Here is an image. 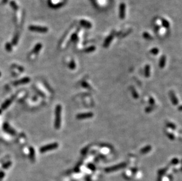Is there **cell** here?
Masks as SVG:
<instances>
[{"label":"cell","instance_id":"cell-5","mask_svg":"<svg viewBox=\"0 0 182 181\" xmlns=\"http://www.w3.org/2000/svg\"><path fill=\"white\" fill-rule=\"evenodd\" d=\"M113 37H114V35L113 34H110L109 37H107V38L105 40L104 42V44H103L104 47L107 48L109 46V45L110 44L111 42L112 41L113 39Z\"/></svg>","mask_w":182,"mask_h":181},{"label":"cell","instance_id":"cell-18","mask_svg":"<svg viewBox=\"0 0 182 181\" xmlns=\"http://www.w3.org/2000/svg\"><path fill=\"white\" fill-rule=\"evenodd\" d=\"M143 37L145 38H146V39L151 38V37H150V34H149L147 32L143 33Z\"/></svg>","mask_w":182,"mask_h":181},{"label":"cell","instance_id":"cell-25","mask_svg":"<svg viewBox=\"0 0 182 181\" xmlns=\"http://www.w3.org/2000/svg\"><path fill=\"white\" fill-rule=\"evenodd\" d=\"M150 111H151V108H149V107L146 108V112H150Z\"/></svg>","mask_w":182,"mask_h":181},{"label":"cell","instance_id":"cell-9","mask_svg":"<svg viewBox=\"0 0 182 181\" xmlns=\"http://www.w3.org/2000/svg\"><path fill=\"white\" fill-rule=\"evenodd\" d=\"M144 75L146 78H149L150 75V67L149 65H146L144 68Z\"/></svg>","mask_w":182,"mask_h":181},{"label":"cell","instance_id":"cell-20","mask_svg":"<svg viewBox=\"0 0 182 181\" xmlns=\"http://www.w3.org/2000/svg\"><path fill=\"white\" fill-rule=\"evenodd\" d=\"M133 97L136 99L139 98V95H138L137 93L136 92V90H133Z\"/></svg>","mask_w":182,"mask_h":181},{"label":"cell","instance_id":"cell-2","mask_svg":"<svg viewBox=\"0 0 182 181\" xmlns=\"http://www.w3.org/2000/svg\"><path fill=\"white\" fill-rule=\"evenodd\" d=\"M58 147V144L57 143H53V144H48L47 145L44 146V147H41L40 149V151L41 153H44V152L49 151H51L53 149H57Z\"/></svg>","mask_w":182,"mask_h":181},{"label":"cell","instance_id":"cell-17","mask_svg":"<svg viewBox=\"0 0 182 181\" xmlns=\"http://www.w3.org/2000/svg\"><path fill=\"white\" fill-rule=\"evenodd\" d=\"M10 104V101H9V100L7 101H6L5 103L4 104V105H2V108L5 109V108H6L7 106H8L9 104Z\"/></svg>","mask_w":182,"mask_h":181},{"label":"cell","instance_id":"cell-19","mask_svg":"<svg viewBox=\"0 0 182 181\" xmlns=\"http://www.w3.org/2000/svg\"><path fill=\"white\" fill-rule=\"evenodd\" d=\"M167 126L168 127L171 128V129H174L176 128L175 125H174L173 123H167Z\"/></svg>","mask_w":182,"mask_h":181},{"label":"cell","instance_id":"cell-8","mask_svg":"<svg viewBox=\"0 0 182 181\" xmlns=\"http://www.w3.org/2000/svg\"><path fill=\"white\" fill-rule=\"evenodd\" d=\"M170 95L171 101V102H172V103L174 105H176L177 104H178V99H177L175 94H174L173 92H170Z\"/></svg>","mask_w":182,"mask_h":181},{"label":"cell","instance_id":"cell-22","mask_svg":"<svg viewBox=\"0 0 182 181\" xmlns=\"http://www.w3.org/2000/svg\"><path fill=\"white\" fill-rule=\"evenodd\" d=\"M77 38V35L76 34H74V35H72L71 40H73V41L76 40Z\"/></svg>","mask_w":182,"mask_h":181},{"label":"cell","instance_id":"cell-12","mask_svg":"<svg viewBox=\"0 0 182 181\" xmlns=\"http://www.w3.org/2000/svg\"><path fill=\"white\" fill-rule=\"evenodd\" d=\"M125 165H126L125 164H119V165H118L114 166L113 167V168L107 169V170H109V171H110V170H112L117 169H120V168H123L124 166H125Z\"/></svg>","mask_w":182,"mask_h":181},{"label":"cell","instance_id":"cell-1","mask_svg":"<svg viewBox=\"0 0 182 181\" xmlns=\"http://www.w3.org/2000/svg\"><path fill=\"white\" fill-rule=\"evenodd\" d=\"M61 111H62V108L60 105H58L55 108V118L54 121V127L55 129H58L61 127Z\"/></svg>","mask_w":182,"mask_h":181},{"label":"cell","instance_id":"cell-4","mask_svg":"<svg viewBox=\"0 0 182 181\" xmlns=\"http://www.w3.org/2000/svg\"><path fill=\"white\" fill-rule=\"evenodd\" d=\"M119 16L121 19H124L126 16V5L124 3H121L120 5Z\"/></svg>","mask_w":182,"mask_h":181},{"label":"cell","instance_id":"cell-14","mask_svg":"<svg viewBox=\"0 0 182 181\" xmlns=\"http://www.w3.org/2000/svg\"><path fill=\"white\" fill-rule=\"evenodd\" d=\"M96 50V47L94 46H91L90 47L85 48L84 49V52H91Z\"/></svg>","mask_w":182,"mask_h":181},{"label":"cell","instance_id":"cell-15","mask_svg":"<svg viewBox=\"0 0 182 181\" xmlns=\"http://www.w3.org/2000/svg\"><path fill=\"white\" fill-rule=\"evenodd\" d=\"M150 52L153 55H157L159 52V49L157 48H153L150 50Z\"/></svg>","mask_w":182,"mask_h":181},{"label":"cell","instance_id":"cell-21","mask_svg":"<svg viewBox=\"0 0 182 181\" xmlns=\"http://www.w3.org/2000/svg\"><path fill=\"white\" fill-rule=\"evenodd\" d=\"M82 85L83 86V87H85V88H90V87H89L90 86H89V85H88V84H87V83H86V82H83Z\"/></svg>","mask_w":182,"mask_h":181},{"label":"cell","instance_id":"cell-16","mask_svg":"<svg viewBox=\"0 0 182 181\" xmlns=\"http://www.w3.org/2000/svg\"><path fill=\"white\" fill-rule=\"evenodd\" d=\"M76 63H75L74 61H71V62L70 63V64H69V67H70V68L71 69H74L75 68H76Z\"/></svg>","mask_w":182,"mask_h":181},{"label":"cell","instance_id":"cell-10","mask_svg":"<svg viewBox=\"0 0 182 181\" xmlns=\"http://www.w3.org/2000/svg\"><path fill=\"white\" fill-rule=\"evenodd\" d=\"M151 150V146L149 145V146H147V147L143 148V149H141L140 152L141 153H147V152L150 151Z\"/></svg>","mask_w":182,"mask_h":181},{"label":"cell","instance_id":"cell-23","mask_svg":"<svg viewBox=\"0 0 182 181\" xmlns=\"http://www.w3.org/2000/svg\"><path fill=\"white\" fill-rule=\"evenodd\" d=\"M167 135H168V136L169 137V138H170V139H171V140H173L174 139V136L173 135H172V134H168Z\"/></svg>","mask_w":182,"mask_h":181},{"label":"cell","instance_id":"cell-7","mask_svg":"<svg viewBox=\"0 0 182 181\" xmlns=\"http://www.w3.org/2000/svg\"><path fill=\"white\" fill-rule=\"evenodd\" d=\"M166 62V57L165 55H163L161 57L160 59V61H159V66L161 68H163L165 67Z\"/></svg>","mask_w":182,"mask_h":181},{"label":"cell","instance_id":"cell-6","mask_svg":"<svg viewBox=\"0 0 182 181\" xmlns=\"http://www.w3.org/2000/svg\"><path fill=\"white\" fill-rule=\"evenodd\" d=\"M80 24L83 27H85L86 28H91L92 27V25H91V22L84 19H82L80 21Z\"/></svg>","mask_w":182,"mask_h":181},{"label":"cell","instance_id":"cell-11","mask_svg":"<svg viewBox=\"0 0 182 181\" xmlns=\"http://www.w3.org/2000/svg\"><path fill=\"white\" fill-rule=\"evenodd\" d=\"M30 81V79L28 78H25L23 79L19 80L18 81H17L15 82V84H26Z\"/></svg>","mask_w":182,"mask_h":181},{"label":"cell","instance_id":"cell-3","mask_svg":"<svg viewBox=\"0 0 182 181\" xmlns=\"http://www.w3.org/2000/svg\"><path fill=\"white\" fill-rule=\"evenodd\" d=\"M93 116H94L93 113L90 112L77 114L76 116V118L78 120H83V119L90 118H92Z\"/></svg>","mask_w":182,"mask_h":181},{"label":"cell","instance_id":"cell-24","mask_svg":"<svg viewBox=\"0 0 182 181\" xmlns=\"http://www.w3.org/2000/svg\"><path fill=\"white\" fill-rule=\"evenodd\" d=\"M150 103L151 104V105H153L154 104V99L152 98H150Z\"/></svg>","mask_w":182,"mask_h":181},{"label":"cell","instance_id":"cell-13","mask_svg":"<svg viewBox=\"0 0 182 181\" xmlns=\"http://www.w3.org/2000/svg\"><path fill=\"white\" fill-rule=\"evenodd\" d=\"M162 24L163 25V26L165 28H169L170 27V23L168 22V21L167 20L165 19H162Z\"/></svg>","mask_w":182,"mask_h":181}]
</instances>
